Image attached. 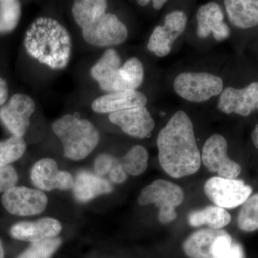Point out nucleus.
I'll return each instance as SVG.
<instances>
[{
  "label": "nucleus",
  "instance_id": "31",
  "mask_svg": "<svg viewBox=\"0 0 258 258\" xmlns=\"http://www.w3.org/2000/svg\"><path fill=\"white\" fill-rule=\"evenodd\" d=\"M18 181V173L13 166H0V192H6L14 187Z\"/></svg>",
  "mask_w": 258,
  "mask_h": 258
},
{
  "label": "nucleus",
  "instance_id": "6",
  "mask_svg": "<svg viewBox=\"0 0 258 258\" xmlns=\"http://www.w3.org/2000/svg\"><path fill=\"white\" fill-rule=\"evenodd\" d=\"M205 195L215 206L233 209L242 205L252 189L241 179L213 176L205 182Z\"/></svg>",
  "mask_w": 258,
  "mask_h": 258
},
{
  "label": "nucleus",
  "instance_id": "9",
  "mask_svg": "<svg viewBox=\"0 0 258 258\" xmlns=\"http://www.w3.org/2000/svg\"><path fill=\"white\" fill-rule=\"evenodd\" d=\"M2 203L12 215L32 216L40 215L46 209L47 198L40 190L15 186L3 194Z\"/></svg>",
  "mask_w": 258,
  "mask_h": 258
},
{
  "label": "nucleus",
  "instance_id": "17",
  "mask_svg": "<svg viewBox=\"0 0 258 258\" xmlns=\"http://www.w3.org/2000/svg\"><path fill=\"white\" fill-rule=\"evenodd\" d=\"M62 230L58 220L45 217L35 222H22L15 224L10 229V235L16 240L36 242L54 238Z\"/></svg>",
  "mask_w": 258,
  "mask_h": 258
},
{
  "label": "nucleus",
  "instance_id": "39",
  "mask_svg": "<svg viewBox=\"0 0 258 258\" xmlns=\"http://www.w3.org/2000/svg\"><path fill=\"white\" fill-rule=\"evenodd\" d=\"M250 3H252V5L258 8V0H250Z\"/></svg>",
  "mask_w": 258,
  "mask_h": 258
},
{
  "label": "nucleus",
  "instance_id": "2",
  "mask_svg": "<svg viewBox=\"0 0 258 258\" xmlns=\"http://www.w3.org/2000/svg\"><path fill=\"white\" fill-rule=\"evenodd\" d=\"M24 46L29 55L52 70L67 67L72 53V40L57 20L39 18L25 33Z\"/></svg>",
  "mask_w": 258,
  "mask_h": 258
},
{
  "label": "nucleus",
  "instance_id": "32",
  "mask_svg": "<svg viewBox=\"0 0 258 258\" xmlns=\"http://www.w3.org/2000/svg\"><path fill=\"white\" fill-rule=\"evenodd\" d=\"M114 157L107 154H101L96 158L94 161V169L98 176L106 175L111 171L114 165Z\"/></svg>",
  "mask_w": 258,
  "mask_h": 258
},
{
  "label": "nucleus",
  "instance_id": "24",
  "mask_svg": "<svg viewBox=\"0 0 258 258\" xmlns=\"http://www.w3.org/2000/svg\"><path fill=\"white\" fill-rule=\"evenodd\" d=\"M149 153L143 146L136 145L131 148L124 157L120 160V164L127 174L139 176L147 170Z\"/></svg>",
  "mask_w": 258,
  "mask_h": 258
},
{
  "label": "nucleus",
  "instance_id": "30",
  "mask_svg": "<svg viewBox=\"0 0 258 258\" xmlns=\"http://www.w3.org/2000/svg\"><path fill=\"white\" fill-rule=\"evenodd\" d=\"M60 238L47 239L32 242L18 258H50L61 244Z\"/></svg>",
  "mask_w": 258,
  "mask_h": 258
},
{
  "label": "nucleus",
  "instance_id": "10",
  "mask_svg": "<svg viewBox=\"0 0 258 258\" xmlns=\"http://www.w3.org/2000/svg\"><path fill=\"white\" fill-rule=\"evenodd\" d=\"M187 15L182 10H174L166 15L164 25L154 28L148 42V50L158 57L169 55L173 43L184 32Z\"/></svg>",
  "mask_w": 258,
  "mask_h": 258
},
{
  "label": "nucleus",
  "instance_id": "36",
  "mask_svg": "<svg viewBox=\"0 0 258 258\" xmlns=\"http://www.w3.org/2000/svg\"><path fill=\"white\" fill-rule=\"evenodd\" d=\"M252 140L254 147L258 149V124L254 127L253 132L252 133Z\"/></svg>",
  "mask_w": 258,
  "mask_h": 258
},
{
  "label": "nucleus",
  "instance_id": "25",
  "mask_svg": "<svg viewBox=\"0 0 258 258\" xmlns=\"http://www.w3.org/2000/svg\"><path fill=\"white\" fill-rule=\"evenodd\" d=\"M22 9L20 2L16 0L0 1V33L13 32L20 22Z\"/></svg>",
  "mask_w": 258,
  "mask_h": 258
},
{
  "label": "nucleus",
  "instance_id": "8",
  "mask_svg": "<svg viewBox=\"0 0 258 258\" xmlns=\"http://www.w3.org/2000/svg\"><path fill=\"white\" fill-rule=\"evenodd\" d=\"M84 40L98 47H111L123 43L128 37V29L118 17L106 13L99 20L82 29Z\"/></svg>",
  "mask_w": 258,
  "mask_h": 258
},
{
  "label": "nucleus",
  "instance_id": "34",
  "mask_svg": "<svg viewBox=\"0 0 258 258\" xmlns=\"http://www.w3.org/2000/svg\"><path fill=\"white\" fill-rule=\"evenodd\" d=\"M9 96V89L6 81L0 77V106L5 105Z\"/></svg>",
  "mask_w": 258,
  "mask_h": 258
},
{
  "label": "nucleus",
  "instance_id": "22",
  "mask_svg": "<svg viewBox=\"0 0 258 258\" xmlns=\"http://www.w3.org/2000/svg\"><path fill=\"white\" fill-rule=\"evenodd\" d=\"M232 217L225 209L217 206H208L190 212L188 223L194 227L208 225L210 229L222 230L230 223Z\"/></svg>",
  "mask_w": 258,
  "mask_h": 258
},
{
  "label": "nucleus",
  "instance_id": "12",
  "mask_svg": "<svg viewBox=\"0 0 258 258\" xmlns=\"http://www.w3.org/2000/svg\"><path fill=\"white\" fill-rule=\"evenodd\" d=\"M258 82H252L246 87H227L219 98L217 108L225 114L248 116L257 108Z\"/></svg>",
  "mask_w": 258,
  "mask_h": 258
},
{
  "label": "nucleus",
  "instance_id": "19",
  "mask_svg": "<svg viewBox=\"0 0 258 258\" xmlns=\"http://www.w3.org/2000/svg\"><path fill=\"white\" fill-rule=\"evenodd\" d=\"M74 195L79 203H88L100 196L113 191V186L108 180L95 175L87 171H80L74 179Z\"/></svg>",
  "mask_w": 258,
  "mask_h": 258
},
{
  "label": "nucleus",
  "instance_id": "18",
  "mask_svg": "<svg viewBox=\"0 0 258 258\" xmlns=\"http://www.w3.org/2000/svg\"><path fill=\"white\" fill-rule=\"evenodd\" d=\"M147 102V97L143 93L137 90H127L98 97L91 107L96 113L111 114L136 107H145Z\"/></svg>",
  "mask_w": 258,
  "mask_h": 258
},
{
  "label": "nucleus",
  "instance_id": "3",
  "mask_svg": "<svg viewBox=\"0 0 258 258\" xmlns=\"http://www.w3.org/2000/svg\"><path fill=\"white\" fill-rule=\"evenodd\" d=\"M52 130L63 146L64 157L71 160L87 157L99 142V132L93 123L74 115H63L56 120Z\"/></svg>",
  "mask_w": 258,
  "mask_h": 258
},
{
  "label": "nucleus",
  "instance_id": "26",
  "mask_svg": "<svg viewBox=\"0 0 258 258\" xmlns=\"http://www.w3.org/2000/svg\"><path fill=\"white\" fill-rule=\"evenodd\" d=\"M237 225L244 232L258 230V193L249 197L242 204L237 217Z\"/></svg>",
  "mask_w": 258,
  "mask_h": 258
},
{
  "label": "nucleus",
  "instance_id": "23",
  "mask_svg": "<svg viewBox=\"0 0 258 258\" xmlns=\"http://www.w3.org/2000/svg\"><path fill=\"white\" fill-rule=\"evenodd\" d=\"M107 7L105 0H78L73 5V16L76 23L85 28L106 14Z\"/></svg>",
  "mask_w": 258,
  "mask_h": 258
},
{
  "label": "nucleus",
  "instance_id": "13",
  "mask_svg": "<svg viewBox=\"0 0 258 258\" xmlns=\"http://www.w3.org/2000/svg\"><path fill=\"white\" fill-rule=\"evenodd\" d=\"M121 59L114 49H108L93 66L91 75L103 91L108 93L129 90L120 74Z\"/></svg>",
  "mask_w": 258,
  "mask_h": 258
},
{
  "label": "nucleus",
  "instance_id": "20",
  "mask_svg": "<svg viewBox=\"0 0 258 258\" xmlns=\"http://www.w3.org/2000/svg\"><path fill=\"white\" fill-rule=\"evenodd\" d=\"M224 231L205 228L193 232L183 243L184 253L189 258H214V244Z\"/></svg>",
  "mask_w": 258,
  "mask_h": 258
},
{
  "label": "nucleus",
  "instance_id": "35",
  "mask_svg": "<svg viewBox=\"0 0 258 258\" xmlns=\"http://www.w3.org/2000/svg\"><path fill=\"white\" fill-rule=\"evenodd\" d=\"M166 3L167 1L166 0H154L152 1L153 7L156 10H161Z\"/></svg>",
  "mask_w": 258,
  "mask_h": 258
},
{
  "label": "nucleus",
  "instance_id": "16",
  "mask_svg": "<svg viewBox=\"0 0 258 258\" xmlns=\"http://www.w3.org/2000/svg\"><path fill=\"white\" fill-rule=\"evenodd\" d=\"M223 11L216 3L203 5L197 13L198 28L197 34L200 38L205 39L212 33L217 41H223L230 35V29L224 22Z\"/></svg>",
  "mask_w": 258,
  "mask_h": 258
},
{
  "label": "nucleus",
  "instance_id": "5",
  "mask_svg": "<svg viewBox=\"0 0 258 258\" xmlns=\"http://www.w3.org/2000/svg\"><path fill=\"white\" fill-rule=\"evenodd\" d=\"M176 94L186 101L203 103L221 94L223 81L220 76L207 72H184L174 81Z\"/></svg>",
  "mask_w": 258,
  "mask_h": 258
},
{
  "label": "nucleus",
  "instance_id": "15",
  "mask_svg": "<svg viewBox=\"0 0 258 258\" xmlns=\"http://www.w3.org/2000/svg\"><path fill=\"white\" fill-rule=\"evenodd\" d=\"M32 183L38 189L52 191L73 189L74 179L68 171H60L57 162L50 158L37 161L31 169Z\"/></svg>",
  "mask_w": 258,
  "mask_h": 258
},
{
  "label": "nucleus",
  "instance_id": "29",
  "mask_svg": "<svg viewBox=\"0 0 258 258\" xmlns=\"http://www.w3.org/2000/svg\"><path fill=\"white\" fill-rule=\"evenodd\" d=\"M120 74L129 90L137 89L144 79V68L142 61L135 57L128 59L120 68Z\"/></svg>",
  "mask_w": 258,
  "mask_h": 258
},
{
  "label": "nucleus",
  "instance_id": "21",
  "mask_svg": "<svg viewBox=\"0 0 258 258\" xmlns=\"http://www.w3.org/2000/svg\"><path fill=\"white\" fill-rule=\"evenodd\" d=\"M226 12L230 23L240 29H249L258 25V8L250 0H225Z\"/></svg>",
  "mask_w": 258,
  "mask_h": 258
},
{
  "label": "nucleus",
  "instance_id": "27",
  "mask_svg": "<svg viewBox=\"0 0 258 258\" xmlns=\"http://www.w3.org/2000/svg\"><path fill=\"white\" fill-rule=\"evenodd\" d=\"M26 143L23 137L12 136L0 142V166L10 165L23 157Z\"/></svg>",
  "mask_w": 258,
  "mask_h": 258
},
{
  "label": "nucleus",
  "instance_id": "7",
  "mask_svg": "<svg viewBox=\"0 0 258 258\" xmlns=\"http://www.w3.org/2000/svg\"><path fill=\"white\" fill-rule=\"evenodd\" d=\"M227 150L228 144L225 137L221 134H214L204 144L202 161L210 172L217 173L220 177L236 179L242 168L228 157Z\"/></svg>",
  "mask_w": 258,
  "mask_h": 258
},
{
  "label": "nucleus",
  "instance_id": "11",
  "mask_svg": "<svg viewBox=\"0 0 258 258\" xmlns=\"http://www.w3.org/2000/svg\"><path fill=\"white\" fill-rule=\"evenodd\" d=\"M35 103L30 96L17 93L0 108V119L13 136L23 137L30 125Z\"/></svg>",
  "mask_w": 258,
  "mask_h": 258
},
{
  "label": "nucleus",
  "instance_id": "40",
  "mask_svg": "<svg viewBox=\"0 0 258 258\" xmlns=\"http://www.w3.org/2000/svg\"><path fill=\"white\" fill-rule=\"evenodd\" d=\"M257 109H258V103H257Z\"/></svg>",
  "mask_w": 258,
  "mask_h": 258
},
{
  "label": "nucleus",
  "instance_id": "4",
  "mask_svg": "<svg viewBox=\"0 0 258 258\" xmlns=\"http://www.w3.org/2000/svg\"><path fill=\"white\" fill-rule=\"evenodd\" d=\"M184 193L179 185L164 179H157L141 191L138 202L141 205L154 204L159 208V222L168 224L176 218V207L184 201Z\"/></svg>",
  "mask_w": 258,
  "mask_h": 258
},
{
  "label": "nucleus",
  "instance_id": "38",
  "mask_svg": "<svg viewBox=\"0 0 258 258\" xmlns=\"http://www.w3.org/2000/svg\"><path fill=\"white\" fill-rule=\"evenodd\" d=\"M5 257V250L3 248V243H2L1 240H0V258Z\"/></svg>",
  "mask_w": 258,
  "mask_h": 258
},
{
  "label": "nucleus",
  "instance_id": "37",
  "mask_svg": "<svg viewBox=\"0 0 258 258\" xmlns=\"http://www.w3.org/2000/svg\"><path fill=\"white\" fill-rule=\"evenodd\" d=\"M151 2L149 0H139V1H137V4L142 7L147 6Z\"/></svg>",
  "mask_w": 258,
  "mask_h": 258
},
{
  "label": "nucleus",
  "instance_id": "33",
  "mask_svg": "<svg viewBox=\"0 0 258 258\" xmlns=\"http://www.w3.org/2000/svg\"><path fill=\"white\" fill-rule=\"evenodd\" d=\"M127 174H128L120 164V160L116 159L114 165L109 172V177L112 182L117 184H122L127 179Z\"/></svg>",
  "mask_w": 258,
  "mask_h": 258
},
{
  "label": "nucleus",
  "instance_id": "1",
  "mask_svg": "<svg viewBox=\"0 0 258 258\" xmlns=\"http://www.w3.org/2000/svg\"><path fill=\"white\" fill-rule=\"evenodd\" d=\"M157 147L161 168L174 179L195 174L201 166L193 123L184 111H176L161 129Z\"/></svg>",
  "mask_w": 258,
  "mask_h": 258
},
{
  "label": "nucleus",
  "instance_id": "28",
  "mask_svg": "<svg viewBox=\"0 0 258 258\" xmlns=\"http://www.w3.org/2000/svg\"><path fill=\"white\" fill-rule=\"evenodd\" d=\"M212 253L214 258H244L242 245L233 241L225 230L215 241Z\"/></svg>",
  "mask_w": 258,
  "mask_h": 258
},
{
  "label": "nucleus",
  "instance_id": "14",
  "mask_svg": "<svg viewBox=\"0 0 258 258\" xmlns=\"http://www.w3.org/2000/svg\"><path fill=\"white\" fill-rule=\"evenodd\" d=\"M108 118L124 133L135 138H149L155 127V121L146 107H136L112 113Z\"/></svg>",
  "mask_w": 258,
  "mask_h": 258
}]
</instances>
